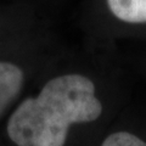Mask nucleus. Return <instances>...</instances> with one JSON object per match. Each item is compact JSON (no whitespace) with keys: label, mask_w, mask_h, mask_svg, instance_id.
I'll list each match as a JSON object with an SVG mask.
<instances>
[{"label":"nucleus","mask_w":146,"mask_h":146,"mask_svg":"<svg viewBox=\"0 0 146 146\" xmlns=\"http://www.w3.org/2000/svg\"><path fill=\"white\" fill-rule=\"evenodd\" d=\"M0 146H5V144H4V140L1 138V135H0Z\"/></svg>","instance_id":"5"},{"label":"nucleus","mask_w":146,"mask_h":146,"mask_svg":"<svg viewBox=\"0 0 146 146\" xmlns=\"http://www.w3.org/2000/svg\"><path fill=\"white\" fill-rule=\"evenodd\" d=\"M23 43L20 31L0 35V125L35 79L31 50Z\"/></svg>","instance_id":"2"},{"label":"nucleus","mask_w":146,"mask_h":146,"mask_svg":"<svg viewBox=\"0 0 146 146\" xmlns=\"http://www.w3.org/2000/svg\"><path fill=\"white\" fill-rule=\"evenodd\" d=\"M105 105L93 77L63 71L34 79L0 125L5 146H71L72 138L99 123Z\"/></svg>","instance_id":"1"},{"label":"nucleus","mask_w":146,"mask_h":146,"mask_svg":"<svg viewBox=\"0 0 146 146\" xmlns=\"http://www.w3.org/2000/svg\"><path fill=\"white\" fill-rule=\"evenodd\" d=\"M99 146H146V141L129 131H113L108 134Z\"/></svg>","instance_id":"4"},{"label":"nucleus","mask_w":146,"mask_h":146,"mask_svg":"<svg viewBox=\"0 0 146 146\" xmlns=\"http://www.w3.org/2000/svg\"><path fill=\"white\" fill-rule=\"evenodd\" d=\"M110 12L127 23H146V0H106Z\"/></svg>","instance_id":"3"}]
</instances>
